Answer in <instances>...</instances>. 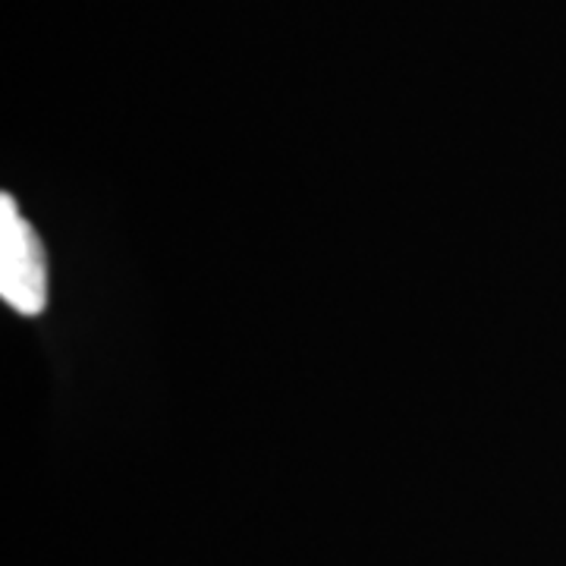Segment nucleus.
<instances>
[{
	"label": "nucleus",
	"mask_w": 566,
	"mask_h": 566,
	"mask_svg": "<svg viewBox=\"0 0 566 566\" xmlns=\"http://www.w3.org/2000/svg\"><path fill=\"white\" fill-rule=\"evenodd\" d=\"M0 296L20 315H41L48 305L44 249L10 192L0 196Z\"/></svg>",
	"instance_id": "f257e3e1"
}]
</instances>
